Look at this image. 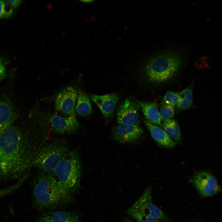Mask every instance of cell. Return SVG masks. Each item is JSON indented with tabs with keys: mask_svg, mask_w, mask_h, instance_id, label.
Segmentation results:
<instances>
[{
	"mask_svg": "<svg viewBox=\"0 0 222 222\" xmlns=\"http://www.w3.org/2000/svg\"><path fill=\"white\" fill-rule=\"evenodd\" d=\"M25 181L23 178L19 179L18 182L9 187L0 190V198L11 192L20 187Z\"/></svg>",
	"mask_w": 222,
	"mask_h": 222,
	"instance_id": "obj_24",
	"label": "cell"
},
{
	"mask_svg": "<svg viewBox=\"0 0 222 222\" xmlns=\"http://www.w3.org/2000/svg\"><path fill=\"white\" fill-rule=\"evenodd\" d=\"M49 215L54 222H79L78 217L70 212L58 211Z\"/></svg>",
	"mask_w": 222,
	"mask_h": 222,
	"instance_id": "obj_19",
	"label": "cell"
},
{
	"mask_svg": "<svg viewBox=\"0 0 222 222\" xmlns=\"http://www.w3.org/2000/svg\"><path fill=\"white\" fill-rule=\"evenodd\" d=\"M77 95V91L71 86L63 90L55 98L56 110L67 116H75L74 107Z\"/></svg>",
	"mask_w": 222,
	"mask_h": 222,
	"instance_id": "obj_7",
	"label": "cell"
},
{
	"mask_svg": "<svg viewBox=\"0 0 222 222\" xmlns=\"http://www.w3.org/2000/svg\"><path fill=\"white\" fill-rule=\"evenodd\" d=\"M69 150L68 146L61 141H56L42 146L31 165L49 175L55 170L66 153Z\"/></svg>",
	"mask_w": 222,
	"mask_h": 222,
	"instance_id": "obj_5",
	"label": "cell"
},
{
	"mask_svg": "<svg viewBox=\"0 0 222 222\" xmlns=\"http://www.w3.org/2000/svg\"><path fill=\"white\" fill-rule=\"evenodd\" d=\"M6 76V71L3 59L0 57V82L3 80Z\"/></svg>",
	"mask_w": 222,
	"mask_h": 222,
	"instance_id": "obj_25",
	"label": "cell"
},
{
	"mask_svg": "<svg viewBox=\"0 0 222 222\" xmlns=\"http://www.w3.org/2000/svg\"><path fill=\"white\" fill-rule=\"evenodd\" d=\"M40 133L27 124L14 123L0 134V180L20 179L42 146Z\"/></svg>",
	"mask_w": 222,
	"mask_h": 222,
	"instance_id": "obj_1",
	"label": "cell"
},
{
	"mask_svg": "<svg viewBox=\"0 0 222 222\" xmlns=\"http://www.w3.org/2000/svg\"><path fill=\"white\" fill-rule=\"evenodd\" d=\"M37 222H54L49 214L42 215L39 219Z\"/></svg>",
	"mask_w": 222,
	"mask_h": 222,
	"instance_id": "obj_27",
	"label": "cell"
},
{
	"mask_svg": "<svg viewBox=\"0 0 222 222\" xmlns=\"http://www.w3.org/2000/svg\"><path fill=\"white\" fill-rule=\"evenodd\" d=\"M126 212L132 216L137 222H160L159 220L131 207L127 210Z\"/></svg>",
	"mask_w": 222,
	"mask_h": 222,
	"instance_id": "obj_20",
	"label": "cell"
},
{
	"mask_svg": "<svg viewBox=\"0 0 222 222\" xmlns=\"http://www.w3.org/2000/svg\"><path fill=\"white\" fill-rule=\"evenodd\" d=\"M181 64L179 55L172 51H167L151 58L144 69L147 78L153 83H165L174 76Z\"/></svg>",
	"mask_w": 222,
	"mask_h": 222,
	"instance_id": "obj_3",
	"label": "cell"
},
{
	"mask_svg": "<svg viewBox=\"0 0 222 222\" xmlns=\"http://www.w3.org/2000/svg\"></svg>",
	"mask_w": 222,
	"mask_h": 222,
	"instance_id": "obj_29",
	"label": "cell"
},
{
	"mask_svg": "<svg viewBox=\"0 0 222 222\" xmlns=\"http://www.w3.org/2000/svg\"><path fill=\"white\" fill-rule=\"evenodd\" d=\"M192 182L200 194L204 197L213 196L220 190V187L216 177L207 171L196 173Z\"/></svg>",
	"mask_w": 222,
	"mask_h": 222,
	"instance_id": "obj_6",
	"label": "cell"
},
{
	"mask_svg": "<svg viewBox=\"0 0 222 222\" xmlns=\"http://www.w3.org/2000/svg\"><path fill=\"white\" fill-rule=\"evenodd\" d=\"M193 85V82L179 93L178 101L177 104V108L178 110H186L192 106Z\"/></svg>",
	"mask_w": 222,
	"mask_h": 222,
	"instance_id": "obj_17",
	"label": "cell"
},
{
	"mask_svg": "<svg viewBox=\"0 0 222 222\" xmlns=\"http://www.w3.org/2000/svg\"><path fill=\"white\" fill-rule=\"evenodd\" d=\"M143 133L138 124H118L113 128L112 135L113 139L121 143L131 142L138 139Z\"/></svg>",
	"mask_w": 222,
	"mask_h": 222,
	"instance_id": "obj_10",
	"label": "cell"
},
{
	"mask_svg": "<svg viewBox=\"0 0 222 222\" xmlns=\"http://www.w3.org/2000/svg\"><path fill=\"white\" fill-rule=\"evenodd\" d=\"M163 127L166 133L171 138L177 141L181 140L180 128L176 121L172 119L165 120L163 124Z\"/></svg>",
	"mask_w": 222,
	"mask_h": 222,
	"instance_id": "obj_18",
	"label": "cell"
},
{
	"mask_svg": "<svg viewBox=\"0 0 222 222\" xmlns=\"http://www.w3.org/2000/svg\"><path fill=\"white\" fill-rule=\"evenodd\" d=\"M179 93L174 91L167 92L163 97L162 102L174 106L177 105L179 99Z\"/></svg>",
	"mask_w": 222,
	"mask_h": 222,
	"instance_id": "obj_22",
	"label": "cell"
},
{
	"mask_svg": "<svg viewBox=\"0 0 222 222\" xmlns=\"http://www.w3.org/2000/svg\"><path fill=\"white\" fill-rule=\"evenodd\" d=\"M141 117L153 138L159 145L167 148H172L176 145L175 142L167 134L164 130L158 125L148 122L145 119Z\"/></svg>",
	"mask_w": 222,
	"mask_h": 222,
	"instance_id": "obj_14",
	"label": "cell"
},
{
	"mask_svg": "<svg viewBox=\"0 0 222 222\" xmlns=\"http://www.w3.org/2000/svg\"><path fill=\"white\" fill-rule=\"evenodd\" d=\"M174 106L165 104L162 102L160 107L159 113L161 119H171L175 114Z\"/></svg>",
	"mask_w": 222,
	"mask_h": 222,
	"instance_id": "obj_21",
	"label": "cell"
},
{
	"mask_svg": "<svg viewBox=\"0 0 222 222\" xmlns=\"http://www.w3.org/2000/svg\"><path fill=\"white\" fill-rule=\"evenodd\" d=\"M81 2H83L85 3H89L92 2L94 1L93 0H81Z\"/></svg>",
	"mask_w": 222,
	"mask_h": 222,
	"instance_id": "obj_28",
	"label": "cell"
},
{
	"mask_svg": "<svg viewBox=\"0 0 222 222\" xmlns=\"http://www.w3.org/2000/svg\"><path fill=\"white\" fill-rule=\"evenodd\" d=\"M18 113L14 106L7 100H0V134L14 123Z\"/></svg>",
	"mask_w": 222,
	"mask_h": 222,
	"instance_id": "obj_13",
	"label": "cell"
},
{
	"mask_svg": "<svg viewBox=\"0 0 222 222\" xmlns=\"http://www.w3.org/2000/svg\"><path fill=\"white\" fill-rule=\"evenodd\" d=\"M33 195L34 205L39 210L70 202L73 198L57 179L43 172L35 180Z\"/></svg>",
	"mask_w": 222,
	"mask_h": 222,
	"instance_id": "obj_2",
	"label": "cell"
},
{
	"mask_svg": "<svg viewBox=\"0 0 222 222\" xmlns=\"http://www.w3.org/2000/svg\"><path fill=\"white\" fill-rule=\"evenodd\" d=\"M5 2L10 7L16 9L18 7L21 3L22 1L19 0H5Z\"/></svg>",
	"mask_w": 222,
	"mask_h": 222,
	"instance_id": "obj_26",
	"label": "cell"
},
{
	"mask_svg": "<svg viewBox=\"0 0 222 222\" xmlns=\"http://www.w3.org/2000/svg\"><path fill=\"white\" fill-rule=\"evenodd\" d=\"M131 208L159 220L166 219L164 213L152 202L150 187L145 190Z\"/></svg>",
	"mask_w": 222,
	"mask_h": 222,
	"instance_id": "obj_8",
	"label": "cell"
},
{
	"mask_svg": "<svg viewBox=\"0 0 222 222\" xmlns=\"http://www.w3.org/2000/svg\"><path fill=\"white\" fill-rule=\"evenodd\" d=\"M80 155L76 149L69 150L56 166L54 173L66 190L71 194L79 189L82 173Z\"/></svg>",
	"mask_w": 222,
	"mask_h": 222,
	"instance_id": "obj_4",
	"label": "cell"
},
{
	"mask_svg": "<svg viewBox=\"0 0 222 222\" xmlns=\"http://www.w3.org/2000/svg\"><path fill=\"white\" fill-rule=\"evenodd\" d=\"M140 109L137 101L126 99L119 106L117 111L118 124L135 125L138 124V112Z\"/></svg>",
	"mask_w": 222,
	"mask_h": 222,
	"instance_id": "obj_9",
	"label": "cell"
},
{
	"mask_svg": "<svg viewBox=\"0 0 222 222\" xmlns=\"http://www.w3.org/2000/svg\"><path fill=\"white\" fill-rule=\"evenodd\" d=\"M52 130L58 134H70L78 129L79 124L75 116L63 117L57 115H53L49 119Z\"/></svg>",
	"mask_w": 222,
	"mask_h": 222,
	"instance_id": "obj_11",
	"label": "cell"
},
{
	"mask_svg": "<svg viewBox=\"0 0 222 222\" xmlns=\"http://www.w3.org/2000/svg\"><path fill=\"white\" fill-rule=\"evenodd\" d=\"M75 110L78 115L83 117L88 116L92 113V106L90 99L81 91L79 92L77 95Z\"/></svg>",
	"mask_w": 222,
	"mask_h": 222,
	"instance_id": "obj_16",
	"label": "cell"
},
{
	"mask_svg": "<svg viewBox=\"0 0 222 222\" xmlns=\"http://www.w3.org/2000/svg\"><path fill=\"white\" fill-rule=\"evenodd\" d=\"M91 98L99 108L104 118L108 120L112 116L120 97L118 94L111 93L103 95L93 94Z\"/></svg>",
	"mask_w": 222,
	"mask_h": 222,
	"instance_id": "obj_12",
	"label": "cell"
},
{
	"mask_svg": "<svg viewBox=\"0 0 222 222\" xmlns=\"http://www.w3.org/2000/svg\"><path fill=\"white\" fill-rule=\"evenodd\" d=\"M137 101L140 105L146 120L151 124L161 126L162 119L157 104L154 102Z\"/></svg>",
	"mask_w": 222,
	"mask_h": 222,
	"instance_id": "obj_15",
	"label": "cell"
},
{
	"mask_svg": "<svg viewBox=\"0 0 222 222\" xmlns=\"http://www.w3.org/2000/svg\"><path fill=\"white\" fill-rule=\"evenodd\" d=\"M7 6L4 1L0 0V18H8L12 16L13 9H7Z\"/></svg>",
	"mask_w": 222,
	"mask_h": 222,
	"instance_id": "obj_23",
	"label": "cell"
}]
</instances>
